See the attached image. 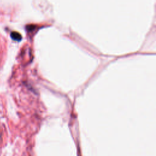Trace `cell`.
I'll return each mask as SVG.
<instances>
[{
  "mask_svg": "<svg viewBox=\"0 0 156 156\" xmlns=\"http://www.w3.org/2000/svg\"><path fill=\"white\" fill-rule=\"evenodd\" d=\"M10 37L12 38V40H15V41H21V39H22L21 35L20 33H18L17 32H15V31L11 32Z\"/></svg>",
  "mask_w": 156,
  "mask_h": 156,
  "instance_id": "6da1fadb",
  "label": "cell"
}]
</instances>
